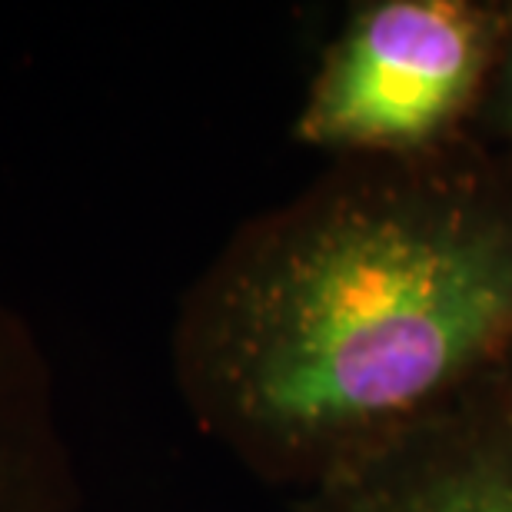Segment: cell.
<instances>
[{
    "instance_id": "obj_3",
    "label": "cell",
    "mask_w": 512,
    "mask_h": 512,
    "mask_svg": "<svg viewBox=\"0 0 512 512\" xmlns=\"http://www.w3.org/2000/svg\"><path fill=\"white\" fill-rule=\"evenodd\" d=\"M300 512H512V370L306 489Z\"/></svg>"
},
{
    "instance_id": "obj_5",
    "label": "cell",
    "mask_w": 512,
    "mask_h": 512,
    "mask_svg": "<svg viewBox=\"0 0 512 512\" xmlns=\"http://www.w3.org/2000/svg\"><path fill=\"white\" fill-rule=\"evenodd\" d=\"M489 104H493L499 127H503L509 147H512V10H509V30H506L503 57H499L493 90H489Z\"/></svg>"
},
{
    "instance_id": "obj_2",
    "label": "cell",
    "mask_w": 512,
    "mask_h": 512,
    "mask_svg": "<svg viewBox=\"0 0 512 512\" xmlns=\"http://www.w3.org/2000/svg\"><path fill=\"white\" fill-rule=\"evenodd\" d=\"M512 4L366 0L326 44L293 137L336 160L423 157L489 104Z\"/></svg>"
},
{
    "instance_id": "obj_1",
    "label": "cell",
    "mask_w": 512,
    "mask_h": 512,
    "mask_svg": "<svg viewBox=\"0 0 512 512\" xmlns=\"http://www.w3.org/2000/svg\"><path fill=\"white\" fill-rule=\"evenodd\" d=\"M173 380L263 483H326L512 370V157L336 160L183 293Z\"/></svg>"
},
{
    "instance_id": "obj_4",
    "label": "cell",
    "mask_w": 512,
    "mask_h": 512,
    "mask_svg": "<svg viewBox=\"0 0 512 512\" xmlns=\"http://www.w3.org/2000/svg\"><path fill=\"white\" fill-rule=\"evenodd\" d=\"M0 512H80L54 363L0 293Z\"/></svg>"
}]
</instances>
